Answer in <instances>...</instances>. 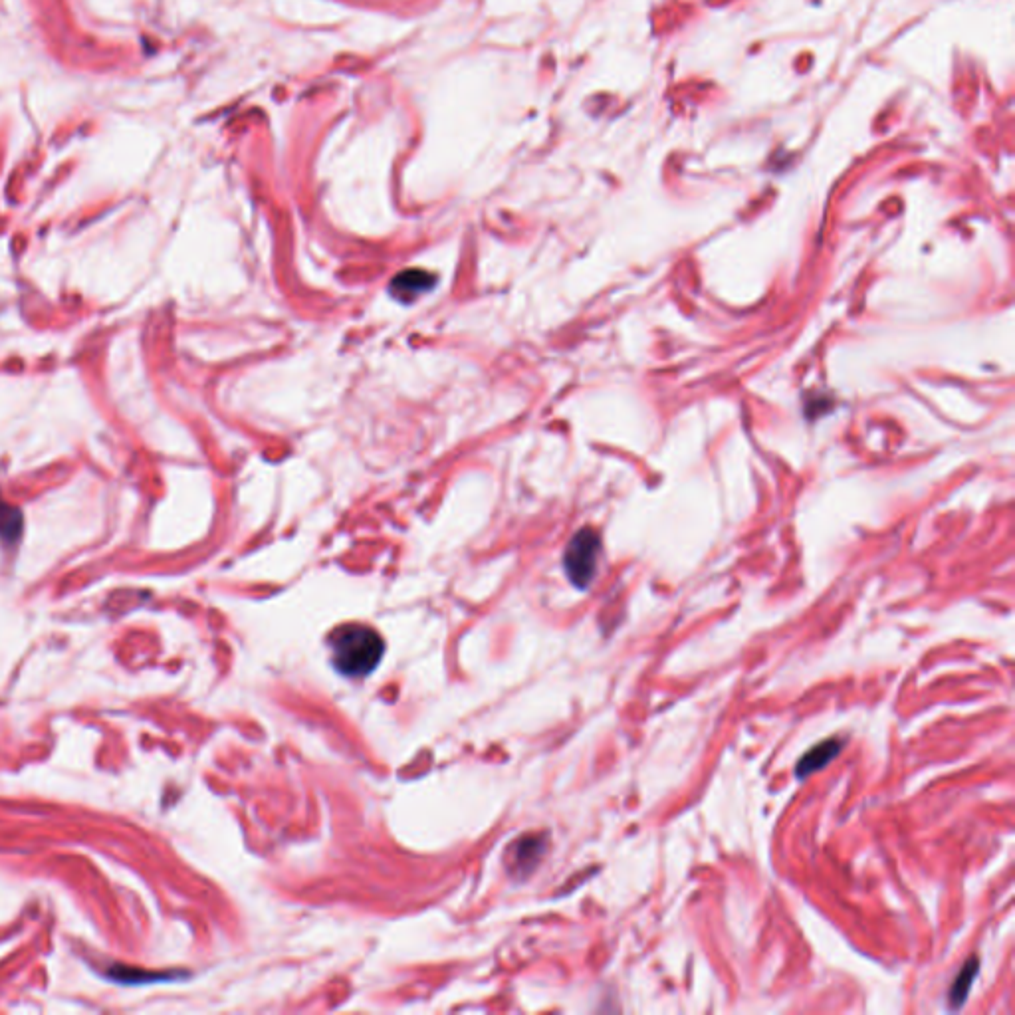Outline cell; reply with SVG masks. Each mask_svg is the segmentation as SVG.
Returning <instances> with one entry per match:
<instances>
[{
	"label": "cell",
	"instance_id": "6da1fadb",
	"mask_svg": "<svg viewBox=\"0 0 1015 1015\" xmlns=\"http://www.w3.org/2000/svg\"><path fill=\"white\" fill-rule=\"evenodd\" d=\"M332 659L341 675L351 678L367 677L379 665L385 653V643L377 631L367 625L349 623L336 629L330 637Z\"/></svg>",
	"mask_w": 1015,
	"mask_h": 1015
},
{
	"label": "cell",
	"instance_id": "8992f818",
	"mask_svg": "<svg viewBox=\"0 0 1015 1015\" xmlns=\"http://www.w3.org/2000/svg\"><path fill=\"white\" fill-rule=\"evenodd\" d=\"M978 974H980V960H978V956H972L970 960H966V964L962 966V970L958 972V976L954 978V982L948 990V996H946L948 1010L956 1012L966 1004Z\"/></svg>",
	"mask_w": 1015,
	"mask_h": 1015
},
{
	"label": "cell",
	"instance_id": "52a82bcc",
	"mask_svg": "<svg viewBox=\"0 0 1015 1015\" xmlns=\"http://www.w3.org/2000/svg\"><path fill=\"white\" fill-rule=\"evenodd\" d=\"M22 536V514L18 508L6 504L0 496V540L14 544Z\"/></svg>",
	"mask_w": 1015,
	"mask_h": 1015
},
{
	"label": "cell",
	"instance_id": "ba28073f",
	"mask_svg": "<svg viewBox=\"0 0 1015 1015\" xmlns=\"http://www.w3.org/2000/svg\"><path fill=\"white\" fill-rule=\"evenodd\" d=\"M177 974H157V972H141V970H135V968H127V966H113L110 970V978H113L115 982H121V984H145V982H155V980H169Z\"/></svg>",
	"mask_w": 1015,
	"mask_h": 1015
},
{
	"label": "cell",
	"instance_id": "7a4b0ae2",
	"mask_svg": "<svg viewBox=\"0 0 1015 1015\" xmlns=\"http://www.w3.org/2000/svg\"><path fill=\"white\" fill-rule=\"evenodd\" d=\"M601 540L593 530H581L565 550L564 567L569 581L577 589H587L597 573Z\"/></svg>",
	"mask_w": 1015,
	"mask_h": 1015
},
{
	"label": "cell",
	"instance_id": "277c9868",
	"mask_svg": "<svg viewBox=\"0 0 1015 1015\" xmlns=\"http://www.w3.org/2000/svg\"><path fill=\"white\" fill-rule=\"evenodd\" d=\"M433 286H435L433 274L419 268H411L395 276V280L391 282V294L401 302H413L421 294L429 292Z\"/></svg>",
	"mask_w": 1015,
	"mask_h": 1015
},
{
	"label": "cell",
	"instance_id": "3957f363",
	"mask_svg": "<svg viewBox=\"0 0 1015 1015\" xmlns=\"http://www.w3.org/2000/svg\"><path fill=\"white\" fill-rule=\"evenodd\" d=\"M843 750V740L841 738H827L819 744H815L811 750H807L797 766H795V778L797 780H805L809 776H813L815 772L823 770L825 766H829Z\"/></svg>",
	"mask_w": 1015,
	"mask_h": 1015
},
{
	"label": "cell",
	"instance_id": "5b68a950",
	"mask_svg": "<svg viewBox=\"0 0 1015 1015\" xmlns=\"http://www.w3.org/2000/svg\"><path fill=\"white\" fill-rule=\"evenodd\" d=\"M546 851V841L544 837H538V835H528L520 841L514 843L512 847V853L508 855L510 861L514 863L512 865V871H518V873H530L542 859Z\"/></svg>",
	"mask_w": 1015,
	"mask_h": 1015
}]
</instances>
